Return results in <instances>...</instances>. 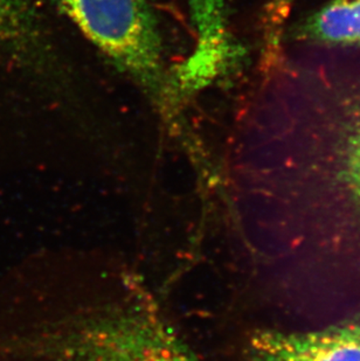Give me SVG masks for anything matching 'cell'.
<instances>
[{
	"instance_id": "obj_6",
	"label": "cell",
	"mask_w": 360,
	"mask_h": 361,
	"mask_svg": "<svg viewBox=\"0 0 360 361\" xmlns=\"http://www.w3.org/2000/svg\"><path fill=\"white\" fill-rule=\"evenodd\" d=\"M296 0H268L267 1V32H265V63L270 65L281 56V35L287 19Z\"/></svg>"
},
{
	"instance_id": "obj_7",
	"label": "cell",
	"mask_w": 360,
	"mask_h": 361,
	"mask_svg": "<svg viewBox=\"0 0 360 361\" xmlns=\"http://www.w3.org/2000/svg\"><path fill=\"white\" fill-rule=\"evenodd\" d=\"M199 24L205 26L206 41L220 38L227 32L222 0H196Z\"/></svg>"
},
{
	"instance_id": "obj_2",
	"label": "cell",
	"mask_w": 360,
	"mask_h": 361,
	"mask_svg": "<svg viewBox=\"0 0 360 361\" xmlns=\"http://www.w3.org/2000/svg\"><path fill=\"white\" fill-rule=\"evenodd\" d=\"M76 26L145 87L162 85V44L145 0H58Z\"/></svg>"
},
{
	"instance_id": "obj_3",
	"label": "cell",
	"mask_w": 360,
	"mask_h": 361,
	"mask_svg": "<svg viewBox=\"0 0 360 361\" xmlns=\"http://www.w3.org/2000/svg\"><path fill=\"white\" fill-rule=\"evenodd\" d=\"M78 361H201L167 322L144 307L117 311L100 322Z\"/></svg>"
},
{
	"instance_id": "obj_1",
	"label": "cell",
	"mask_w": 360,
	"mask_h": 361,
	"mask_svg": "<svg viewBox=\"0 0 360 361\" xmlns=\"http://www.w3.org/2000/svg\"><path fill=\"white\" fill-rule=\"evenodd\" d=\"M241 136L281 167L329 178L360 207V47L281 55L244 114Z\"/></svg>"
},
{
	"instance_id": "obj_8",
	"label": "cell",
	"mask_w": 360,
	"mask_h": 361,
	"mask_svg": "<svg viewBox=\"0 0 360 361\" xmlns=\"http://www.w3.org/2000/svg\"><path fill=\"white\" fill-rule=\"evenodd\" d=\"M23 3L24 0H0V41L13 27Z\"/></svg>"
},
{
	"instance_id": "obj_5",
	"label": "cell",
	"mask_w": 360,
	"mask_h": 361,
	"mask_svg": "<svg viewBox=\"0 0 360 361\" xmlns=\"http://www.w3.org/2000/svg\"><path fill=\"white\" fill-rule=\"evenodd\" d=\"M297 38L318 47H360V0H331L303 23Z\"/></svg>"
},
{
	"instance_id": "obj_4",
	"label": "cell",
	"mask_w": 360,
	"mask_h": 361,
	"mask_svg": "<svg viewBox=\"0 0 360 361\" xmlns=\"http://www.w3.org/2000/svg\"><path fill=\"white\" fill-rule=\"evenodd\" d=\"M247 361H360V322L308 334H254Z\"/></svg>"
}]
</instances>
